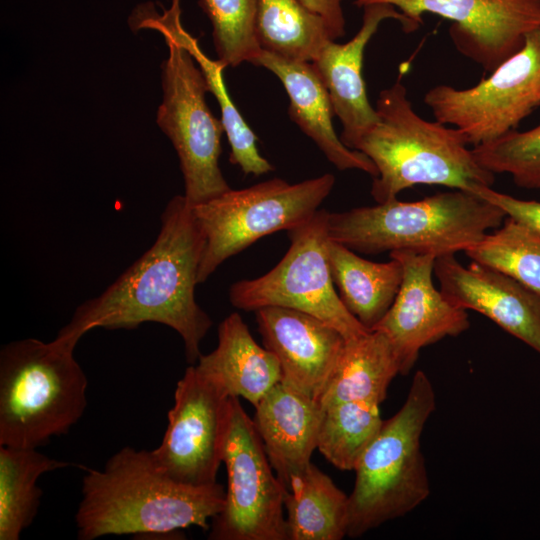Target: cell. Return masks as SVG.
Masks as SVG:
<instances>
[{"label": "cell", "mask_w": 540, "mask_h": 540, "mask_svg": "<svg viewBox=\"0 0 540 540\" xmlns=\"http://www.w3.org/2000/svg\"><path fill=\"white\" fill-rule=\"evenodd\" d=\"M204 234L184 195L174 196L161 215L152 246L100 295L81 303L56 339L76 347L94 328L134 329L156 322L182 338L190 364L199 359L200 343L212 325L195 299Z\"/></svg>", "instance_id": "1"}, {"label": "cell", "mask_w": 540, "mask_h": 540, "mask_svg": "<svg viewBox=\"0 0 540 540\" xmlns=\"http://www.w3.org/2000/svg\"><path fill=\"white\" fill-rule=\"evenodd\" d=\"M225 506V490L215 483L192 486L176 482L157 467L151 451L123 447L102 470L89 469L75 514L77 536L161 535L197 526Z\"/></svg>", "instance_id": "2"}, {"label": "cell", "mask_w": 540, "mask_h": 540, "mask_svg": "<svg viewBox=\"0 0 540 540\" xmlns=\"http://www.w3.org/2000/svg\"><path fill=\"white\" fill-rule=\"evenodd\" d=\"M375 109L378 120L355 150L377 168L371 187L377 203L395 199L415 185L472 193L493 185L495 174L478 164L465 135L455 127L420 117L400 80L379 93Z\"/></svg>", "instance_id": "3"}, {"label": "cell", "mask_w": 540, "mask_h": 540, "mask_svg": "<svg viewBox=\"0 0 540 540\" xmlns=\"http://www.w3.org/2000/svg\"><path fill=\"white\" fill-rule=\"evenodd\" d=\"M506 214L475 193L455 190L418 201L397 198L345 212H329L331 240L364 254L398 250L435 257L466 251Z\"/></svg>", "instance_id": "4"}, {"label": "cell", "mask_w": 540, "mask_h": 540, "mask_svg": "<svg viewBox=\"0 0 540 540\" xmlns=\"http://www.w3.org/2000/svg\"><path fill=\"white\" fill-rule=\"evenodd\" d=\"M75 347L26 338L0 351V446L37 448L68 433L87 406Z\"/></svg>", "instance_id": "5"}, {"label": "cell", "mask_w": 540, "mask_h": 540, "mask_svg": "<svg viewBox=\"0 0 540 540\" xmlns=\"http://www.w3.org/2000/svg\"><path fill=\"white\" fill-rule=\"evenodd\" d=\"M435 407L433 385L419 370L403 405L383 421L354 469L347 536L360 537L406 515L427 499L430 485L421 435Z\"/></svg>", "instance_id": "6"}, {"label": "cell", "mask_w": 540, "mask_h": 540, "mask_svg": "<svg viewBox=\"0 0 540 540\" xmlns=\"http://www.w3.org/2000/svg\"><path fill=\"white\" fill-rule=\"evenodd\" d=\"M335 184L331 173L290 184L273 178L192 206L205 237L198 283L260 238L295 228L314 216Z\"/></svg>", "instance_id": "7"}, {"label": "cell", "mask_w": 540, "mask_h": 540, "mask_svg": "<svg viewBox=\"0 0 540 540\" xmlns=\"http://www.w3.org/2000/svg\"><path fill=\"white\" fill-rule=\"evenodd\" d=\"M327 210L287 231L290 247L266 274L240 280L229 289L231 304L256 311L285 307L315 316L335 327L346 340L369 332L344 306L335 290L328 260Z\"/></svg>", "instance_id": "8"}, {"label": "cell", "mask_w": 540, "mask_h": 540, "mask_svg": "<svg viewBox=\"0 0 540 540\" xmlns=\"http://www.w3.org/2000/svg\"><path fill=\"white\" fill-rule=\"evenodd\" d=\"M163 38L168 56L162 63L163 99L156 121L177 152L184 197L192 207L231 189L219 167L225 130L206 103L209 89L192 55L170 36Z\"/></svg>", "instance_id": "9"}, {"label": "cell", "mask_w": 540, "mask_h": 540, "mask_svg": "<svg viewBox=\"0 0 540 540\" xmlns=\"http://www.w3.org/2000/svg\"><path fill=\"white\" fill-rule=\"evenodd\" d=\"M424 103L436 121L459 129L473 147L515 130L540 106V28L487 78L466 89L437 85Z\"/></svg>", "instance_id": "10"}, {"label": "cell", "mask_w": 540, "mask_h": 540, "mask_svg": "<svg viewBox=\"0 0 540 540\" xmlns=\"http://www.w3.org/2000/svg\"><path fill=\"white\" fill-rule=\"evenodd\" d=\"M222 461L227 471L225 506L213 518L212 540H288L285 489L272 471L253 420L238 397H229Z\"/></svg>", "instance_id": "11"}, {"label": "cell", "mask_w": 540, "mask_h": 540, "mask_svg": "<svg viewBox=\"0 0 540 540\" xmlns=\"http://www.w3.org/2000/svg\"><path fill=\"white\" fill-rule=\"evenodd\" d=\"M228 415L229 396L189 366L177 383L161 444L151 451L160 471L187 485L217 483Z\"/></svg>", "instance_id": "12"}, {"label": "cell", "mask_w": 540, "mask_h": 540, "mask_svg": "<svg viewBox=\"0 0 540 540\" xmlns=\"http://www.w3.org/2000/svg\"><path fill=\"white\" fill-rule=\"evenodd\" d=\"M389 4L417 30L422 15L431 13L453 22L451 39L457 50L492 72L521 49L526 35L540 28V0H355L364 8Z\"/></svg>", "instance_id": "13"}, {"label": "cell", "mask_w": 540, "mask_h": 540, "mask_svg": "<svg viewBox=\"0 0 540 540\" xmlns=\"http://www.w3.org/2000/svg\"><path fill=\"white\" fill-rule=\"evenodd\" d=\"M403 267V279L396 298L373 330L391 341L406 375L416 363L420 350L447 336L455 337L469 326L468 314L451 303L433 283L436 257L413 251L390 252Z\"/></svg>", "instance_id": "14"}, {"label": "cell", "mask_w": 540, "mask_h": 540, "mask_svg": "<svg viewBox=\"0 0 540 540\" xmlns=\"http://www.w3.org/2000/svg\"><path fill=\"white\" fill-rule=\"evenodd\" d=\"M266 349L279 361L281 381L319 401L346 339L327 322L295 309L269 306L255 311Z\"/></svg>", "instance_id": "15"}, {"label": "cell", "mask_w": 540, "mask_h": 540, "mask_svg": "<svg viewBox=\"0 0 540 540\" xmlns=\"http://www.w3.org/2000/svg\"><path fill=\"white\" fill-rule=\"evenodd\" d=\"M434 274L443 295L462 309L479 312L540 354V295L512 277L455 254L436 257Z\"/></svg>", "instance_id": "16"}, {"label": "cell", "mask_w": 540, "mask_h": 540, "mask_svg": "<svg viewBox=\"0 0 540 540\" xmlns=\"http://www.w3.org/2000/svg\"><path fill=\"white\" fill-rule=\"evenodd\" d=\"M394 19L406 33L415 31L411 22L394 6L371 4L364 7L359 31L346 43L328 41L311 62L326 87L334 114L342 124L341 141L355 150L358 141L377 122L362 76L365 48L380 23Z\"/></svg>", "instance_id": "17"}, {"label": "cell", "mask_w": 540, "mask_h": 540, "mask_svg": "<svg viewBox=\"0 0 540 540\" xmlns=\"http://www.w3.org/2000/svg\"><path fill=\"white\" fill-rule=\"evenodd\" d=\"M161 12L153 2L139 4L131 12L128 23L133 31L151 29L162 36H170L193 57L203 73L209 92L216 98L221 111V122L230 145L229 160L245 175L260 176L274 170L257 148V137L248 126L226 89L223 71L227 68L221 61L210 59L200 48L198 40L182 25L181 0H171L169 8L160 3Z\"/></svg>", "instance_id": "18"}, {"label": "cell", "mask_w": 540, "mask_h": 540, "mask_svg": "<svg viewBox=\"0 0 540 540\" xmlns=\"http://www.w3.org/2000/svg\"><path fill=\"white\" fill-rule=\"evenodd\" d=\"M253 64L264 67L280 80L289 97L290 119L337 169H358L373 178L378 175L376 166L365 154L348 148L337 136L328 91L311 62L261 50Z\"/></svg>", "instance_id": "19"}, {"label": "cell", "mask_w": 540, "mask_h": 540, "mask_svg": "<svg viewBox=\"0 0 540 540\" xmlns=\"http://www.w3.org/2000/svg\"><path fill=\"white\" fill-rule=\"evenodd\" d=\"M322 415L318 401L282 381L255 406L252 420L284 489L292 475L311 463Z\"/></svg>", "instance_id": "20"}, {"label": "cell", "mask_w": 540, "mask_h": 540, "mask_svg": "<svg viewBox=\"0 0 540 540\" xmlns=\"http://www.w3.org/2000/svg\"><path fill=\"white\" fill-rule=\"evenodd\" d=\"M195 367L227 396L242 397L254 407L282 378L276 356L254 340L237 312L220 323L217 347L201 354Z\"/></svg>", "instance_id": "21"}, {"label": "cell", "mask_w": 540, "mask_h": 540, "mask_svg": "<svg viewBox=\"0 0 540 540\" xmlns=\"http://www.w3.org/2000/svg\"><path fill=\"white\" fill-rule=\"evenodd\" d=\"M331 276L346 309L369 331L392 306L403 279L401 262L390 256L387 262H374L348 247L329 240Z\"/></svg>", "instance_id": "22"}, {"label": "cell", "mask_w": 540, "mask_h": 540, "mask_svg": "<svg viewBox=\"0 0 540 540\" xmlns=\"http://www.w3.org/2000/svg\"><path fill=\"white\" fill-rule=\"evenodd\" d=\"M398 374L400 362L390 339L381 331H369L346 340L318 402L322 409L347 401L380 405Z\"/></svg>", "instance_id": "23"}, {"label": "cell", "mask_w": 540, "mask_h": 540, "mask_svg": "<svg viewBox=\"0 0 540 540\" xmlns=\"http://www.w3.org/2000/svg\"><path fill=\"white\" fill-rule=\"evenodd\" d=\"M288 540H341L347 536L349 496L310 463L285 487Z\"/></svg>", "instance_id": "24"}, {"label": "cell", "mask_w": 540, "mask_h": 540, "mask_svg": "<svg viewBox=\"0 0 540 540\" xmlns=\"http://www.w3.org/2000/svg\"><path fill=\"white\" fill-rule=\"evenodd\" d=\"M67 466L37 448L0 446V540L20 538L40 505L39 477Z\"/></svg>", "instance_id": "25"}, {"label": "cell", "mask_w": 540, "mask_h": 540, "mask_svg": "<svg viewBox=\"0 0 540 540\" xmlns=\"http://www.w3.org/2000/svg\"><path fill=\"white\" fill-rule=\"evenodd\" d=\"M256 27L262 50L291 60L312 62L331 40L322 19L299 0H257Z\"/></svg>", "instance_id": "26"}, {"label": "cell", "mask_w": 540, "mask_h": 540, "mask_svg": "<svg viewBox=\"0 0 540 540\" xmlns=\"http://www.w3.org/2000/svg\"><path fill=\"white\" fill-rule=\"evenodd\" d=\"M379 404L347 401L323 409L317 449L336 468L350 471L382 427Z\"/></svg>", "instance_id": "27"}, {"label": "cell", "mask_w": 540, "mask_h": 540, "mask_svg": "<svg viewBox=\"0 0 540 540\" xmlns=\"http://www.w3.org/2000/svg\"><path fill=\"white\" fill-rule=\"evenodd\" d=\"M471 259L498 270L540 295V233L506 216L493 233L465 251Z\"/></svg>", "instance_id": "28"}, {"label": "cell", "mask_w": 540, "mask_h": 540, "mask_svg": "<svg viewBox=\"0 0 540 540\" xmlns=\"http://www.w3.org/2000/svg\"><path fill=\"white\" fill-rule=\"evenodd\" d=\"M198 4L212 24L218 60L226 67L253 64L262 50L256 27L257 0H199Z\"/></svg>", "instance_id": "29"}, {"label": "cell", "mask_w": 540, "mask_h": 540, "mask_svg": "<svg viewBox=\"0 0 540 540\" xmlns=\"http://www.w3.org/2000/svg\"><path fill=\"white\" fill-rule=\"evenodd\" d=\"M478 164L493 174H509L525 189L540 190V124L527 131L512 130L475 146Z\"/></svg>", "instance_id": "30"}, {"label": "cell", "mask_w": 540, "mask_h": 540, "mask_svg": "<svg viewBox=\"0 0 540 540\" xmlns=\"http://www.w3.org/2000/svg\"><path fill=\"white\" fill-rule=\"evenodd\" d=\"M474 193L499 207L506 216L514 218L540 233V202L517 199L495 191L491 187L479 188Z\"/></svg>", "instance_id": "31"}, {"label": "cell", "mask_w": 540, "mask_h": 540, "mask_svg": "<svg viewBox=\"0 0 540 540\" xmlns=\"http://www.w3.org/2000/svg\"><path fill=\"white\" fill-rule=\"evenodd\" d=\"M311 13L324 22L331 40L344 36L345 18L342 9V0H299Z\"/></svg>", "instance_id": "32"}]
</instances>
